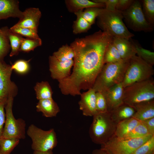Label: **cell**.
<instances>
[{
    "label": "cell",
    "instance_id": "6da1fadb",
    "mask_svg": "<svg viewBox=\"0 0 154 154\" xmlns=\"http://www.w3.org/2000/svg\"><path fill=\"white\" fill-rule=\"evenodd\" d=\"M97 18L98 27L102 31L113 37L129 39L134 36L124 23L122 12L116 10L109 11L102 8Z\"/></svg>",
    "mask_w": 154,
    "mask_h": 154
},
{
    "label": "cell",
    "instance_id": "7a4b0ae2",
    "mask_svg": "<svg viewBox=\"0 0 154 154\" xmlns=\"http://www.w3.org/2000/svg\"><path fill=\"white\" fill-rule=\"evenodd\" d=\"M129 60L104 64L92 87L96 92H103L122 82Z\"/></svg>",
    "mask_w": 154,
    "mask_h": 154
},
{
    "label": "cell",
    "instance_id": "3957f363",
    "mask_svg": "<svg viewBox=\"0 0 154 154\" xmlns=\"http://www.w3.org/2000/svg\"><path fill=\"white\" fill-rule=\"evenodd\" d=\"M93 117L89 131L90 137L94 143L103 145L114 135L117 123L108 112H97Z\"/></svg>",
    "mask_w": 154,
    "mask_h": 154
},
{
    "label": "cell",
    "instance_id": "277c9868",
    "mask_svg": "<svg viewBox=\"0 0 154 154\" xmlns=\"http://www.w3.org/2000/svg\"><path fill=\"white\" fill-rule=\"evenodd\" d=\"M154 100V81L150 79L134 83L124 88L123 102L133 108Z\"/></svg>",
    "mask_w": 154,
    "mask_h": 154
},
{
    "label": "cell",
    "instance_id": "5b68a950",
    "mask_svg": "<svg viewBox=\"0 0 154 154\" xmlns=\"http://www.w3.org/2000/svg\"><path fill=\"white\" fill-rule=\"evenodd\" d=\"M154 74L153 66L135 55L129 60L122 82L123 87L150 79Z\"/></svg>",
    "mask_w": 154,
    "mask_h": 154
},
{
    "label": "cell",
    "instance_id": "8992f818",
    "mask_svg": "<svg viewBox=\"0 0 154 154\" xmlns=\"http://www.w3.org/2000/svg\"><path fill=\"white\" fill-rule=\"evenodd\" d=\"M27 134L32 140L31 148L34 151L52 150L57 145L56 134L53 128L45 131L32 124L28 127Z\"/></svg>",
    "mask_w": 154,
    "mask_h": 154
},
{
    "label": "cell",
    "instance_id": "52a82bcc",
    "mask_svg": "<svg viewBox=\"0 0 154 154\" xmlns=\"http://www.w3.org/2000/svg\"><path fill=\"white\" fill-rule=\"evenodd\" d=\"M152 136L149 134L139 138L123 139L114 135L106 143L101 145L100 148L109 154H132Z\"/></svg>",
    "mask_w": 154,
    "mask_h": 154
},
{
    "label": "cell",
    "instance_id": "ba28073f",
    "mask_svg": "<svg viewBox=\"0 0 154 154\" xmlns=\"http://www.w3.org/2000/svg\"><path fill=\"white\" fill-rule=\"evenodd\" d=\"M13 99L9 97L5 107V120L2 136L24 139L25 138L26 123L22 118L16 119L15 118L12 111Z\"/></svg>",
    "mask_w": 154,
    "mask_h": 154
},
{
    "label": "cell",
    "instance_id": "9c48e42d",
    "mask_svg": "<svg viewBox=\"0 0 154 154\" xmlns=\"http://www.w3.org/2000/svg\"><path fill=\"white\" fill-rule=\"evenodd\" d=\"M122 13L127 25L134 31L148 32L153 30V27L148 22L144 15L141 1L134 0L131 6Z\"/></svg>",
    "mask_w": 154,
    "mask_h": 154
},
{
    "label": "cell",
    "instance_id": "30bf717a",
    "mask_svg": "<svg viewBox=\"0 0 154 154\" xmlns=\"http://www.w3.org/2000/svg\"><path fill=\"white\" fill-rule=\"evenodd\" d=\"M11 66L0 60V99L7 100L14 98L18 93V87L11 80Z\"/></svg>",
    "mask_w": 154,
    "mask_h": 154
},
{
    "label": "cell",
    "instance_id": "8fae6325",
    "mask_svg": "<svg viewBox=\"0 0 154 154\" xmlns=\"http://www.w3.org/2000/svg\"><path fill=\"white\" fill-rule=\"evenodd\" d=\"M74 64V60L62 61L58 60L53 55L49 57V70L51 77L58 81L69 76Z\"/></svg>",
    "mask_w": 154,
    "mask_h": 154
},
{
    "label": "cell",
    "instance_id": "7c38bea8",
    "mask_svg": "<svg viewBox=\"0 0 154 154\" xmlns=\"http://www.w3.org/2000/svg\"><path fill=\"white\" fill-rule=\"evenodd\" d=\"M124 88L121 82L102 92L106 101L108 112H111L124 103Z\"/></svg>",
    "mask_w": 154,
    "mask_h": 154
},
{
    "label": "cell",
    "instance_id": "4fadbf2b",
    "mask_svg": "<svg viewBox=\"0 0 154 154\" xmlns=\"http://www.w3.org/2000/svg\"><path fill=\"white\" fill-rule=\"evenodd\" d=\"M23 13V17L12 27L27 28L37 30L41 16V13L39 9L30 8L26 9Z\"/></svg>",
    "mask_w": 154,
    "mask_h": 154
},
{
    "label": "cell",
    "instance_id": "5bb4252c",
    "mask_svg": "<svg viewBox=\"0 0 154 154\" xmlns=\"http://www.w3.org/2000/svg\"><path fill=\"white\" fill-rule=\"evenodd\" d=\"M96 92L92 88L81 93L78 102L80 109L83 115L93 116L97 113L96 106Z\"/></svg>",
    "mask_w": 154,
    "mask_h": 154
},
{
    "label": "cell",
    "instance_id": "9a60e30c",
    "mask_svg": "<svg viewBox=\"0 0 154 154\" xmlns=\"http://www.w3.org/2000/svg\"><path fill=\"white\" fill-rule=\"evenodd\" d=\"M112 42L117 50L122 59L124 60H129L136 55L135 46L131 40L113 37Z\"/></svg>",
    "mask_w": 154,
    "mask_h": 154
},
{
    "label": "cell",
    "instance_id": "2e32d148",
    "mask_svg": "<svg viewBox=\"0 0 154 154\" xmlns=\"http://www.w3.org/2000/svg\"><path fill=\"white\" fill-rule=\"evenodd\" d=\"M19 4L17 0H0V20L10 17L21 18L23 13L19 9Z\"/></svg>",
    "mask_w": 154,
    "mask_h": 154
},
{
    "label": "cell",
    "instance_id": "e0dca14e",
    "mask_svg": "<svg viewBox=\"0 0 154 154\" xmlns=\"http://www.w3.org/2000/svg\"><path fill=\"white\" fill-rule=\"evenodd\" d=\"M135 112L132 117L140 121L154 117V100L135 106Z\"/></svg>",
    "mask_w": 154,
    "mask_h": 154
},
{
    "label": "cell",
    "instance_id": "ac0fdd59",
    "mask_svg": "<svg viewBox=\"0 0 154 154\" xmlns=\"http://www.w3.org/2000/svg\"><path fill=\"white\" fill-rule=\"evenodd\" d=\"M38 100L36 106L37 111L42 112L44 117H55L60 111L59 106L52 98Z\"/></svg>",
    "mask_w": 154,
    "mask_h": 154
},
{
    "label": "cell",
    "instance_id": "d6986e66",
    "mask_svg": "<svg viewBox=\"0 0 154 154\" xmlns=\"http://www.w3.org/2000/svg\"><path fill=\"white\" fill-rule=\"evenodd\" d=\"M65 4L68 11L74 13L84 8L91 7L104 8V4L88 0H66Z\"/></svg>",
    "mask_w": 154,
    "mask_h": 154
},
{
    "label": "cell",
    "instance_id": "ffe728a7",
    "mask_svg": "<svg viewBox=\"0 0 154 154\" xmlns=\"http://www.w3.org/2000/svg\"><path fill=\"white\" fill-rule=\"evenodd\" d=\"M140 122L133 117L120 121L117 124L114 135L122 138L130 132Z\"/></svg>",
    "mask_w": 154,
    "mask_h": 154
},
{
    "label": "cell",
    "instance_id": "44dd1931",
    "mask_svg": "<svg viewBox=\"0 0 154 154\" xmlns=\"http://www.w3.org/2000/svg\"><path fill=\"white\" fill-rule=\"evenodd\" d=\"M135 112L133 108L123 103L110 112L113 119L117 123L132 117Z\"/></svg>",
    "mask_w": 154,
    "mask_h": 154
},
{
    "label": "cell",
    "instance_id": "7402d4cb",
    "mask_svg": "<svg viewBox=\"0 0 154 154\" xmlns=\"http://www.w3.org/2000/svg\"><path fill=\"white\" fill-rule=\"evenodd\" d=\"M34 89L38 100L52 98L53 92L48 82L42 81L37 82Z\"/></svg>",
    "mask_w": 154,
    "mask_h": 154
},
{
    "label": "cell",
    "instance_id": "603a6c76",
    "mask_svg": "<svg viewBox=\"0 0 154 154\" xmlns=\"http://www.w3.org/2000/svg\"><path fill=\"white\" fill-rule=\"evenodd\" d=\"M7 33L10 44L11 51L10 57L17 55L20 51L21 45L23 38L20 35L8 29Z\"/></svg>",
    "mask_w": 154,
    "mask_h": 154
},
{
    "label": "cell",
    "instance_id": "cb8c5ba5",
    "mask_svg": "<svg viewBox=\"0 0 154 154\" xmlns=\"http://www.w3.org/2000/svg\"><path fill=\"white\" fill-rule=\"evenodd\" d=\"M80 10L74 14L76 16V19L74 21L73 25V32L76 34L86 32L91 27L90 25L82 16Z\"/></svg>",
    "mask_w": 154,
    "mask_h": 154
},
{
    "label": "cell",
    "instance_id": "d4e9b609",
    "mask_svg": "<svg viewBox=\"0 0 154 154\" xmlns=\"http://www.w3.org/2000/svg\"><path fill=\"white\" fill-rule=\"evenodd\" d=\"M123 60L112 41L108 45L105 51L104 58V64L119 62Z\"/></svg>",
    "mask_w": 154,
    "mask_h": 154
},
{
    "label": "cell",
    "instance_id": "484cf974",
    "mask_svg": "<svg viewBox=\"0 0 154 154\" xmlns=\"http://www.w3.org/2000/svg\"><path fill=\"white\" fill-rule=\"evenodd\" d=\"M135 49L136 54L142 60L147 63L153 66L154 65V52L142 47L139 43L131 38Z\"/></svg>",
    "mask_w": 154,
    "mask_h": 154
},
{
    "label": "cell",
    "instance_id": "4316f807",
    "mask_svg": "<svg viewBox=\"0 0 154 154\" xmlns=\"http://www.w3.org/2000/svg\"><path fill=\"white\" fill-rule=\"evenodd\" d=\"M8 28L7 27H3L0 32V60H3L11 47L7 33Z\"/></svg>",
    "mask_w": 154,
    "mask_h": 154
},
{
    "label": "cell",
    "instance_id": "83f0119b",
    "mask_svg": "<svg viewBox=\"0 0 154 154\" xmlns=\"http://www.w3.org/2000/svg\"><path fill=\"white\" fill-rule=\"evenodd\" d=\"M20 139L14 138H0V154H10L19 144Z\"/></svg>",
    "mask_w": 154,
    "mask_h": 154
},
{
    "label": "cell",
    "instance_id": "f1b7e54d",
    "mask_svg": "<svg viewBox=\"0 0 154 154\" xmlns=\"http://www.w3.org/2000/svg\"><path fill=\"white\" fill-rule=\"evenodd\" d=\"M60 61H67L73 59L74 53L73 48L67 44L62 46L58 50L54 52L53 55Z\"/></svg>",
    "mask_w": 154,
    "mask_h": 154
},
{
    "label": "cell",
    "instance_id": "f546056e",
    "mask_svg": "<svg viewBox=\"0 0 154 154\" xmlns=\"http://www.w3.org/2000/svg\"><path fill=\"white\" fill-rule=\"evenodd\" d=\"M149 134H150L144 122L140 121L130 132L120 138L123 139L138 138Z\"/></svg>",
    "mask_w": 154,
    "mask_h": 154
},
{
    "label": "cell",
    "instance_id": "4dcf8cb0",
    "mask_svg": "<svg viewBox=\"0 0 154 154\" xmlns=\"http://www.w3.org/2000/svg\"><path fill=\"white\" fill-rule=\"evenodd\" d=\"M142 3V10L145 17L151 25L154 24V0H143Z\"/></svg>",
    "mask_w": 154,
    "mask_h": 154
},
{
    "label": "cell",
    "instance_id": "1f68e13d",
    "mask_svg": "<svg viewBox=\"0 0 154 154\" xmlns=\"http://www.w3.org/2000/svg\"><path fill=\"white\" fill-rule=\"evenodd\" d=\"M42 42L40 38L38 39L24 38L22 41L20 51L28 52L33 50L37 47L41 45Z\"/></svg>",
    "mask_w": 154,
    "mask_h": 154
},
{
    "label": "cell",
    "instance_id": "d6a6232c",
    "mask_svg": "<svg viewBox=\"0 0 154 154\" xmlns=\"http://www.w3.org/2000/svg\"><path fill=\"white\" fill-rule=\"evenodd\" d=\"M102 8L91 7L85 9L84 11L82 10V17L91 25L93 24L98 16Z\"/></svg>",
    "mask_w": 154,
    "mask_h": 154
},
{
    "label": "cell",
    "instance_id": "836d02e7",
    "mask_svg": "<svg viewBox=\"0 0 154 154\" xmlns=\"http://www.w3.org/2000/svg\"><path fill=\"white\" fill-rule=\"evenodd\" d=\"M10 30L21 36L26 38L38 39L40 38L37 34V30L27 28L11 27Z\"/></svg>",
    "mask_w": 154,
    "mask_h": 154
},
{
    "label": "cell",
    "instance_id": "e575fe53",
    "mask_svg": "<svg viewBox=\"0 0 154 154\" xmlns=\"http://www.w3.org/2000/svg\"><path fill=\"white\" fill-rule=\"evenodd\" d=\"M132 154H154V135L139 147Z\"/></svg>",
    "mask_w": 154,
    "mask_h": 154
},
{
    "label": "cell",
    "instance_id": "d590c367",
    "mask_svg": "<svg viewBox=\"0 0 154 154\" xmlns=\"http://www.w3.org/2000/svg\"><path fill=\"white\" fill-rule=\"evenodd\" d=\"M29 61L20 59L16 61L12 65L13 70L17 74L24 75L29 72L30 70Z\"/></svg>",
    "mask_w": 154,
    "mask_h": 154
},
{
    "label": "cell",
    "instance_id": "8d00e7d4",
    "mask_svg": "<svg viewBox=\"0 0 154 154\" xmlns=\"http://www.w3.org/2000/svg\"><path fill=\"white\" fill-rule=\"evenodd\" d=\"M96 96L97 112L105 113L108 112L106 101L102 92H96Z\"/></svg>",
    "mask_w": 154,
    "mask_h": 154
},
{
    "label": "cell",
    "instance_id": "74e56055",
    "mask_svg": "<svg viewBox=\"0 0 154 154\" xmlns=\"http://www.w3.org/2000/svg\"><path fill=\"white\" fill-rule=\"evenodd\" d=\"M7 100L0 99V138L2 135L5 122V107Z\"/></svg>",
    "mask_w": 154,
    "mask_h": 154
},
{
    "label": "cell",
    "instance_id": "f35d334b",
    "mask_svg": "<svg viewBox=\"0 0 154 154\" xmlns=\"http://www.w3.org/2000/svg\"><path fill=\"white\" fill-rule=\"evenodd\" d=\"M134 0H118L116 7V10L123 11L127 9L131 5Z\"/></svg>",
    "mask_w": 154,
    "mask_h": 154
},
{
    "label": "cell",
    "instance_id": "ab89813d",
    "mask_svg": "<svg viewBox=\"0 0 154 154\" xmlns=\"http://www.w3.org/2000/svg\"><path fill=\"white\" fill-rule=\"evenodd\" d=\"M92 1L102 3L105 5L104 8L109 11H113L116 10V6L118 0H93Z\"/></svg>",
    "mask_w": 154,
    "mask_h": 154
},
{
    "label": "cell",
    "instance_id": "60d3db41",
    "mask_svg": "<svg viewBox=\"0 0 154 154\" xmlns=\"http://www.w3.org/2000/svg\"><path fill=\"white\" fill-rule=\"evenodd\" d=\"M149 133L154 135V117L147 119L144 121Z\"/></svg>",
    "mask_w": 154,
    "mask_h": 154
},
{
    "label": "cell",
    "instance_id": "b9f144b4",
    "mask_svg": "<svg viewBox=\"0 0 154 154\" xmlns=\"http://www.w3.org/2000/svg\"><path fill=\"white\" fill-rule=\"evenodd\" d=\"M92 154H109L106 151L101 148L94 150Z\"/></svg>",
    "mask_w": 154,
    "mask_h": 154
},
{
    "label": "cell",
    "instance_id": "7bdbcfd3",
    "mask_svg": "<svg viewBox=\"0 0 154 154\" xmlns=\"http://www.w3.org/2000/svg\"><path fill=\"white\" fill-rule=\"evenodd\" d=\"M33 154H53L52 150L46 151H34Z\"/></svg>",
    "mask_w": 154,
    "mask_h": 154
},
{
    "label": "cell",
    "instance_id": "ee69618b",
    "mask_svg": "<svg viewBox=\"0 0 154 154\" xmlns=\"http://www.w3.org/2000/svg\"><path fill=\"white\" fill-rule=\"evenodd\" d=\"M1 29L0 28V32H1Z\"/></svg>",
    "mask_w": 154,
    "mask_h": 154
}]
</instances>
